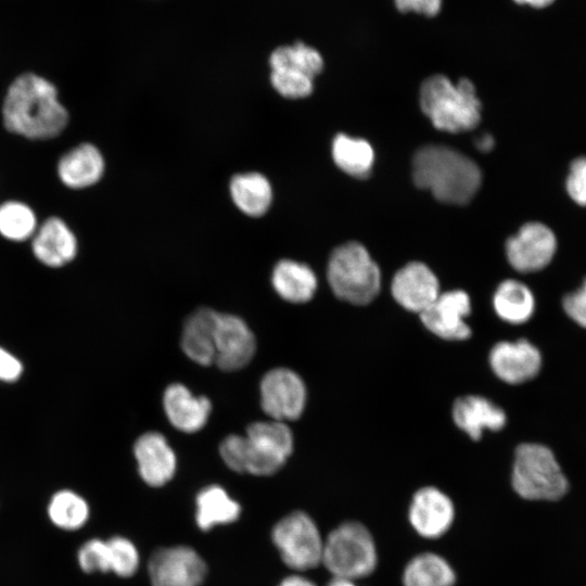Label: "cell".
I'll return each mask as SVG.
<instances>
[{
    "label": "cell",
    "instance_id": "obj_1",
    "mask_svg": "<svg viewBox=\"0 0 586 586\" xmlns=\"http://www.w3.org/2000/svg\"><path fill=\"white\" fill-rule=\"evenodd\" d=\"M1 113L8 132L33 141L59 137L69 119L58 101L56 87L31 72L18 75L11 82Z\"/></svg>",
    "mask_w": 586,
    "mask_h": 586
},
{
    "label": "cell",
    "instance_id": "obj_2",
    "mask_svg": "<svg viewBox=\"0 0 586 586\" xmlns=\"http://www.w3.org/2000/svg\"><path fill=\"white\" fill-rule=\"evenodd\" d=\"M293 450V434L283 421H256L245 435L231 434L219 445L225 464L234 472L257 476L277 473Z\"/></svg>",
    "mask_w": 586,
    "mask_h": 586
},
{
    "label": "cell",
    "instance_id": "obj_3",
    "mask_svg": "<svg viewBox=\"0 0 586 586\" xmlns=\"http://www.w3.org/2000/svg\"><path fill=\"white\" fill-rule=\"evenodd\" d=\"M412 178L417 187L430 190L438 201L463 205L475 195L482 175L477 165L462 153L431 144L416 152Z\"/></svg>",
    "mask_w": 586,
    "mask_h": 586
},
{
    "label": "cell",
    "instance_id": "obj_4",
    "mask_svg": "<svg viewBox=\"0 0 586 586\" xmlns=\"http://www.w3.org/2000/svg\"><path fill=\"white\" fill-rule=\"evenodd\" d=\"M420 106L433 126L443 131H468L481 119V102L467 78L454 84L441 74L428 77L420 88Z\"/></svg>",
    "mask_w": 586,
    "mask_h": 586
},
{
    "label": "cell",
    "instance_id": "obj_5",
    "mask_svg": "<svg viewBox=\"0 0 586 586\" xmlns=\"http://www.w3.org/2000/svg\"><path fill=\"white\" fill-rule=\"evenodd\" d=\"M327 278L333 293L355 305L371 302L380 291L381 273L364 245L347 242L331 254Z\"/></svg>",
    "mask_w": 586,
    "mask_h": 586
},
{
    "label": "cell",
    "instance_id": "obj_6",
    "mask_svg": "<svg viewBox=\"0 0 586 586\" xmlns=\"http://www.w3.org/2000/svg\"><path fill=\"white\" fill-rule=\"evenodd\" d=\"M377 562L373 537L359 522L340 524L323 540L321 563L333 577L353 581L366 577L374 571Z\"/></svg>",
    "mask_w": 586,
    "mask_h": 586
},
{
    "label": "cell",
    "instance_id": "obj_7",
    "mask_svg": "<svg viewBox=\"0 0 586 586\" xmlns=\"http://www.w3.org/2000/svg\"><path fill=\"white\" fill-rule=\"evenodd\" d=\"M511 482L515 493L527 500H558L569 488L552 451L534 443L518 446Z\"/></svg>",
    "mask_w": 586,
    "mask_h": 586
},
{
    "label": "cell",
    "instance_id": "obj_8",
    "mask_svg": "<svg viewBox=\"0 0 586 586\" xmlns=\"http://www.w3.org/2000/svg\"><path fill=\"white\" fill-rule=\"evenodd\" d=\"M271 540L292 570L304 572L322 561L323 539L315 521L303 511L280 519L271 530Z\"/></svg>",
    "mask_w": 586,
    "mask_h": 586
},
{
    "label": "cell",
    "instance_id": "obj_9",
    "mask_svg": "<svg viewBox=\"0 0 586 586\" xmlns=\"http://www.w3.org/2000/svg\"><path fill=\"white\" fill-rule=\"evenodd\" d=\"M148 571L151 586H201L207 565L193 548L178 545L156 549Z\"/></svg>",
    "mask_w": 586,
    "mask_h": 586
},
{
    "label": "cell",
    "instance_id": "obj_10",
    "mask_svg": "<svg viewBox=\"0 0 586 586\" xmlns=\"http://www.w3.org/2000/svg\"><path fill=\"white\" fill-rule=\"evenodd\" d=\"M260 405L272 420H296L304 411L306 387L289 368H273L260 381Z\"/></svg>",
    "mask_w": 586,
    "mask_h": 586
},
{
    "label": "cell",
    "instance_id": "obj_11",
    "mask_svg": "<svg viewBox=\"0 0 586 586\" xmlns=\"http://www.w3.org/2000/svg\"><path fill=\"white\" fill-rule=\"evenodd\" d=\"M556 251V234L548 226L538 221L526 222L506 242L508 262L520 272L543 269L551 262Z\"/></svg>",
    "mask_w": 586,
    "mask_h": 586
},
{
    "label": "cell",
    "instance_id": "obj_12",
    "mask_svg": "<svg viewBox=\"0 0 586 586\" xmlns=\"http://www.w3.org/2000/svg\"><path fill=\"white\" fill-rule=\"evenodd\" d=\"M215 364L224 371L244 368L256 351V340L246 322L230 314L218 315Z\"/></svg>",
    "mask_w": 586,
    "mask_h": 586
},
{
    "label": "cell",
    "instance_id": "obj_13",
    "mask_svg": "<svg viewBox=\"0 0 586 586\" xmlns=\"http://www.w3.org/2000/svg\"><path fill=\"white\" fill-rule=\"evenodd\" d=\"M469 295L462 290L440 293L436 300L422 313L423 324L437 336L461 341L471 335V330L464 318L470 314Z\"/></svg>",
    "mask_w": 586,
    "mask_h": 586
},
{
    "label": "cell",
    "instance_id": "obj_14",
    "mask_svg": "<svg viewBox=\"0 0 586 586\" xmlns=\"http://www.w3.org/2000/svg\"><path fill=\"white\" fill-rule=\"evenodd\" d=\"M408 519L420 536L438 538L450 528L455 519V507L451 499L438 488L422 487L411 499Z\"/></svg>",
    "mask_w": 586,
    "mask_h": 586
},
{
    "label": "cell",
    "instance_id": "obj_15",
    "mask_svg": "<svg viewBox=\"0 0 586 586\" xmlns=\"http://www.w3.org/2000/svg\"><path fill=\"white\" fill-rule=\"evenodd\" d=\"M35 258L43 266L59 269L72 263L78 252L75 234L59 217H48L30 238Z\"/></svg>",
    "mask_w": 586,
    "mask_h": 586
},
{
    "label": "cell",
    "instance_id": "obj_16",
    "mask_svg": "<svg viewBox=\"0 0 586 586\" xmlns=\"http://www.w3.org/2000/svg\"><path fill=\"white\" fill-rule=\"evenodd\" d=\"M392 294L404 308L422 313L440 295L436 276L424 264L412 262L399 269L392 281Z\"/></svg>",
    "mask_w": 586,
    "mask_h": 586
},
{
    "label": "cell",
    "instance_id": "obj_17",
    "mask_svg": "<svg viewBox=\"0 0 586 586\" xmlns=\"http://www.w3.org/2000/svg\"><path fill=\"white\" fill-rule=\"evenodd\" d=\"M494 373L502 381L519 384L533 379L540 369L539 351L528 341L499 342L489 353Z\"/></svg>",
    "mask_w": 586,
    "mask_h": 586
},
{
    "label": "cell",
    "instance_id": "obj_18",
    "mask_svg": "<svg viewBox=\"0 0 586 586\" xmlns=\"http://www.w3.org/2000/svg\"><path fill=\"white\" fill-rule=\"evenodd\" d=\"M133 454L139 474L149 486L161 487L174 477L176 455L161 433L146 432L140 435L133 445Z\"/></svg>",
    "mask_w": 586,
    "mask_h": 586
},
{
    "label": "cell",
    "instance_id": "obj_19",
    "mask_svg": "<svg viewBox=\"0 0 586 586\" xmlns=\"http://www.w3.org/2000/svg\"><path fill=\"white\" fill-rule=\"evenodd\" d=\"M105 173V160L101 151L90 142H82L66 152L58 163L61 182L73 190L98 184Z\"/></svg>",
    "mask_w": 586,
    "mask_h": 586
},
{
    "label": "cell",
    "instance_id": "obj_20",
    "mask_svg": "<svg viewBox=\"0 0 586 586\" xmlns=\"http://www.w3.org/2000/svg\"><path fill=\"white\" fill-rule=\"evenodd\" d=\"M163 406L171 425L186 433L200 431L212 410L211 400L206 396H195L181 383L166 387Z\"/></svg>",
    "mask_w": 586,
    "mask_h": 586
},
{
    "label": "cell",
    "instance_id": "obj_21",
    "mask_svg": "<svg viewBox=\"0 0 586 586\" xmlns=\"http://www.w3.org/2000/svg\"><path fill=\"white\" fill-rule=\"evenodd\" d=\"M218 315L212 308L201 307L184 321L181 348L189 359L201 366L215 364Z\"/></svg>",
    "mask_w": 586,
    "mask_h": 586
},
{
    "label": "cell",
    "instance_id": "obj_22",
    "mask_svg": "<svg viewBox=\"0 0 586 586\" xmlns=\"http://www.w3.org/2000/svg\"><path fill=\"white\" fill-rule=\"evenodd\" d=\"M453 418L457 426L474 441L481 438L484 430L498 431L506 424L505 411L477 395L459 397L453 406Z\"/></svg>",
    "mask_w": 586,
    "mask_h": 586
},
{
    "label": "cell",
    "instance_id": "obj_23",
    "mask_svg": "<svg viewBox=\"0 0 586 586\" xmlns=\"http://www.w3.org/2000/svg\"><path fill=\"white\" fill-rule=\"evenodd\" d=\"M240 514V504L219 485H208L195 497V523L203 532L218 525L231 524Z\"/></svg>",
    "mask_w": 586,
    "mask_h": 586
},
{
    "label": "cell",
    "instance_id": "obj_24",
    "mask_svg": "<svg viewBox=\"0 0 586 586\" xmlns=\"http://www.w3.org/2000/svg\"><path fill=\"white\" fill-rule=\"evenodd\" d=\"M271 283L281 298L295 304L309 301L317 289V278L311 268L291 259L276 264Z\"/></svg>",
    "mask_w": 586,
    "mask_h": 586
},
{
    "label": "cell",
    "instance_id": "obj_25",
    "mask_svg": "<svg viewBox=\"0 0 586 586\" xmlns=\"http://www.w3.org/2000/svg\"><path fill=\"white\" fill-rule=\"evenodd\" d=\"M230 194L237 207L252 217L263 216L270 207L272 189L259 173H245L232 177Z\"/></svg>",
    "mask_w": 586,
    "mask_h": 586
},
{
    "label": "cell",
    "instance_id": "obj_26",
    "mask_svg": "<svg viewBox=\"0 0 586 586\" xmlns=\"http://www.w3.org/2000/svg\"><path fill=\"white\" fill-rule=\"evenodd\" d=\"M496 314L504 321L520 324L533 315L535 300L531 290L513 279L502 281L493 297Z\"/></svg>",
    "mask_w": 586,
    "mask_h": 586
},
{
    "label": "cell",
    "instance_id": "obj_27",
    "mask_svg": "<svg viewBox=\"0 0 586 586\" xmlns=\"http://www.w3.org/2000/svg\"><path fill=\"white\" fill-rule=\"evenodd\" d=\"M456 573L442 556L422 552L406 564L403 572L404 586H454Z\"/></svg>",
    "mask_w": 586,
    "mask_h": 586
},
{
    "label": "cell",
    "instance_id": "obj_28",
    "mask_svg": "<svg viewBox=\"0 0 586 586\" xmlns=\"http://www.w3.org/2000/svg\"><path fill=\"white\" fill-rule=\"evenodd\" d=\"M332 157L343 171L364 179L370 175L374 152L368 141L339 133L332 143Z\"/></svg>",
    "mask_w": 586,
    "mask_h": 586
},
{
    "label": "cell",
    "instance_id": "obj_29",
    "mask_svg": "<svg viewBox=\"0 0 586 586\" xmlns=\"http://www.w3.org/2000/svg\"><path fill=\"white\" fill-rule=\"evenodd\" d=\"M269 64L271 71L291 67L315 78L323 68V59L315 48L304 42H296L293 46H283L273 50Z\"/></svg>",
    "mask_w": 586,
    "mask_h": 586
},
{
    "label": "cell",
    "instance_id": "obj_30",
    "mask_svg": "<svg viewBox=\"0 0 586 586\" xmlns=\"http://www.w3.org/2000/svg\"><path fill=\"white\" fill-rule=\"evenodd\" d=\"M37 229L33 209L24 203L10 201L0 205V235L13 242L30 239Z\"/></svg>",
    "mask_w": 586,
    "mask_h": 586
},
{
    "label": "cell",
    "instance_id": "obj_31",
    "mask_svg": "<svg viewBox=\"0 0 586 586\" xmlns=\"http://www.w3.org/2000/svg\"><path fill=\"white\" fill-rule=\"evenodd\" d=\"M51 521L64 530H77L89 517L86 500L72 491H60L53 495L48 506Z\"/></svg>",
    "mask_w": 586,
    "mask_h": 586
},
{
    "label": "cell",
    "instance_id": "obj_32",
    "mask_svg": "<svg viewBox=\"0 0 586 586\" xmlns=\"http://www.w3.org/2000/svg\"><path fill=\"white\" fill-rule=\"evenodd\" d=\"M270 81L278 93L289 99L305 98L314 89V78L291 67L271 71Z\"/></svg>",
    "mask_w": 586,
    "mask_h": 586
},
{
    "label": "cell",
    "instance_id": "obj_33",
    "mask_svg": "<svg viewBox=\"0 0 586 586\" xmlns=\"http://www.w3.org/2000/svg\"><path fill=\"white\" fill-rule=\"evenodd\" d=\"M111 571L120 577L132 576L140 563L135 544L126 537L115 536L107 540Z\"/></svg>",
    "mask_w": 586,
    "mask_h": 586
},
{
    "label": "cell",
    "instance_id": "obj_34",
    "mask_svg": "<svg viewBox=\"0 0 586 586\" xmlns=\"http://www.w3.org/2000/svg\"><path fill=\"white\" fill-rule=\"evenodd\" d=\"M80 568L87 573L111 571L107 540L90 539L78 551Z\"/></svg>",
    "mask_w": 586,
    "mask_h": 586
},
{
    "label": "cell",
    "instance_id": "obj_35",
    "mask_svg": "<svg viewBox=\"0 0 586 586\" xmlns=\"http://www.w3.org/2000/svg\"><path fill=\"white\" fill-rule=\"evenodd\" d=\"M569 196L578 205L586 206V156L572 161L565 180Z\"/></svg>",
    "mask_w": 586,
    "mask_h": 586
},
{
    "label": "cell",
    "instance_id": "obj_36",
    "mask_svg": "<svg viewBox=\"0 0 586 586\" xmlns=\"http://www.w3.org/2000/svg\"><path fill=\"white\" fill-rule=\"evenodd\" d=\"M563 308L571 319L586 328V279L577 290L564 296Z\"/></svg>",
    "mask_w": 586,
    "mask_h": 586
},
{
    "label": "cell",
    "instance_id": "obj_37",
    "mask_svg": "<svg viewBox=\"0 0 586 586\" xmlns=\"http://www.w3.org/2000/svg\"><path fill=\"white\" fill-rule=\"evenodd\" d=\"M395 7L400 12H413L424 16H435L443 7V0H394Z\"/></svg>",
    "mask_w": 586,
    "mask_h": 586
},
{
    "label": "cell",
    "instance_id": "obj_38",
    "mask_svg": "<svg viewBox=\"0 0 586 586\" xmlns=\"http://www.w3.org/2000/svg\"><path fill=\"white\" fill-rule=\"evenodd\" d=\"M22 364L12 354L0 347V380L12 382L20 378Z\"/></svg>",
    "mask_w": 586,
    "mask_h": 586
},
{
    "label": "cell",
    "instance_id": "obj_39",
    "mask_svg": "<svg viewBox=\"0 0 586 586\" xmlns=\"http://www.w3.org/2000/svg\"><path fill=\"white\" fill-rule=\"evenodd\" d=\"M278 586H317L311 579L300 575L293 574L285 576Z\"/></svg>",
    "mask_w": 586,
    "mask_h": 586
},
{
    "label": "cell",
    "instance_id": "obj_40",
    "mask_svg": "<svg viewBox=\"0 0 586 586\" xmlns=\"http://www.w3.org/2000/svg\"><path fill=\"white\" fill-rule=\"evenodd\" d=\"M474 143L476 149L480 151L488 152L493 149L495 141L489 133H483L481 137L475 139Z\"/></svg>",
    "mask_w": 586,
    "mask_h": 586
},
{
    "label": "cell",
    "instance_id": "obj_41",
    "mask_svg": "<svg viewBox=\"0 0 586 586\" xmlns=\"http://www.w3.org/2000/svg\"><path fill=\"white\" fill-rule=\"evenodd\" d=\"M520 5H527L534 9H543L552 4L556 0H513Z\"/></svg>",
    "mask_w": 586,
    "mask_h": 586
},
{
    "label": "cell",
    "instance_id": "obj_42",
    "mask_svg": "<svg viewBox=\"0 0 586 586\" xmlns=\"http://www.w3.org/2000/svg\"><path fill=\"white\" fill-rule=\"evenodd\" d=\"M327 586H357L355 581L343 578V577H333Z\"/></svg>",
    "mask_w": 586,
    "mask_h": 586
}]
</instances>
